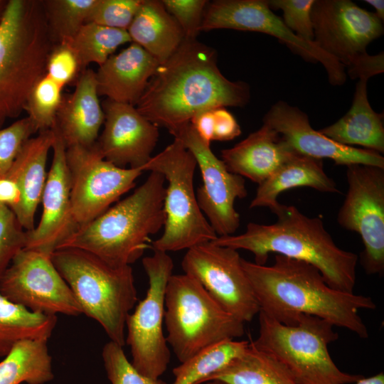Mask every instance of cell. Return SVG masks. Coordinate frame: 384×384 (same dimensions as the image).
I'll return each mask as SVG.
<instances>
[{
  "label": "cell",
  "instance_id": "f35d334b",
  "mask_svg": "<svg viewBox=\"0 0 384 384\" xmlns=\"http://www.w3.org/2000/svg\"><path fill=\"white\" fill-rule=\"evenodd\" d=\"M314 0H270L271 9H280L285 25L299 38L314 42V30L311 16Z\"/></svg>",
  "mask_w": 384,
  "mask_h": 384
},
{
  "label": "cell",
  "instance_id": "74e56055",
  "mask_svg": "<svg viewBox=\"0 0 384 384\" xmlns=\"http://www.w3.org/2000/svg\"><path fill=\"white\" fill-rule=\"evenodd\" d=\"M37 132L28 117L0 129V178L6 176L24 144Z\"/></svg>",
  "mask_w": 384,
  "mask_h": 384
},
{
  "label": "cell",
  "instance_id": "8d00e7d4",
  "mask_svg": "<svg viewBox=\"0 0 384 384\" xmlns=\"http://www.w3.org/2000/svg\"><path fill=\"white\" fill-rule=\"evenodd\" d=\"M142 0H97L87 23L127 30Z\"/></svg>",
  "mask_w": 384,
  "mask_h": 384
},
{
  "label": "cell",
  "instance_id": "83f0119b",
  "mask_svg": "<svg viewBox=\"0 0 384 384\" xmlns=\"http://www.w3.org/2000/svg\"><path fill=\"white\" fill-rule=\"evenodd\" d=\"M219 380L228 384H299L273 356L250 342L246 351L203 381Z\"/></svg>",
  "mask_w": 384,
  "mask_h": 384
},
{
  "label": "cell",
  "instance_id": "f546056e",
  "mask_svg": "<svg viewBox=\"0 0 384 384\" xmlns=\"http://www.w3.org/2000/svg\"><path fill=\"white\" fill-rule=\"evenodd\" d=\"M56 322V316L32 312L0 292V356L24 340L48 341Z\"/></svg>",
  "mask_w": 384,
  "mask_h": 384
},
{
  "label": "cell",
  "instance_id": "1f68e13d",
  "mask_svg": "<svg viewBox=\"0 0 384 384\" xmlns=\"http://www.w3.org/2000/svg\"><path fill=\"white\" fill-rule=\"evenodd\" d=\"M249 343L247 341L230 339L201 351L173 369L172 384H202L207 377L240 356Z\"/></svg>",
  "mask_w": 384,
  "mask_h": 384
},
{
  "label": "cell",
  "instance_id": "d6a6232c",
  "mask_svg": "<svg viewBox=\"0 0 384 384\" xmlns=\"http://www.w3.org/2000/svg\"><path fill=\"white\" fill-rule=\"evenodd\" d=\"M97 0H44L43 5L55 44L73 38L87 18Z\"/></svg>",
  "mask_w": 384,
  "mask_h": 384
},
{
  "label": "cell",
  "instance_id": "60d3db41",
  "mask_svg": "<svg viewBox=\"0 0 384 384\" xmlns=\"http://www.w3.org/2000/svg\"><path fill=\"white\" fill-rule=\"evenodd\" d=\"M82 72L78 58L65 42L55 44L47 59L46 74L63 87Z\"/></svg>",
  "mask_w": 384,
  "mask_h": 384
},
{
  "label": "cell",
  "instance_id": "4dcf8cb0",
  "mask_svg": "<svg viewBox=\"0 0 384 384\" xmlns=\"http://www.w3.org/2000/svg\"><path fill=\"white\" fill-rule=\"evenodd\" d=\"M75 53L82 71L91 63L102 65L120 46L132 43L127 30L84 24L76 35L65 41Z\"/></svg>",
  "mask_w": 384,
  "mask_h": 384
},
{
  "label": "cell",
  "instance_id": "b9f144b4",
  "mask_svg": "<svg viewBox=\"0 0 384 384\" xmlns=\"http://www.w3.org/2000/svg\"><path fill=\"white\" fill-rule=\"evenodd\" d=\"M348 74L352 79L370 78L383 73V53L376 55H370L367 53L359 56L350 66L347 68Z\"/></svg>",
  "mask_w": 384,
  "mask_h": 384
},
{
  "label": "cell",
  "instance_id": "5bb4252c",
  "mask_svg": "<svg viewBox=\"0 0 384 384\" xmlns=\"http://www.w3.org/2000/svg\"><path fill=\"white\" fill-rule=\"evenodd\" d=\"M238 250L213 242L187 250L181 267L228 313L244 322L260 311Z\"/></svg>",
  "mask_w": 384,
  "mask_h": 384
},
{
  "label": "cell",
  "instance_id": "3957f363",
  "mask_svg": "<svg viewBox=\"0 0 384 384\" xmlns=\"http://www.w3.org/2000/svg\"><path fill=\"white\" fill-rule=\"evenodd\" d=\"M275 223H249L238 235L218 236L213 243L254 255L255 263L266 264L270 254L304 261L316 267L334 289L353 292L358 255L338 247L318 217H309L294 206L280 204L273 213Z\"/></svg>",
  "mask_w": 384,
  "mask_h": 384
},
{
  "label": "cell",
  "instance_id": "ee69618b",
  "mask_svg": "<svg viewBox=\"0 0 384 384\" xmlns=\"http://www.w3.org/2000/svg\"><path fill=\"white\" fill-rule=\"evenodd\" d=\"M214 122L213 109L198 113L190 122L198 136L209 145L213 141Z\"/></svg>",
  "mask_w": 384,
  "mask_h": 384
},
{
  "label": "cell",
  "instance_id": "681fc988",
  "mask_svg": "<svg viewBox=\"0 0 384 384\" xmlns=\"http://www.w3.org/2000/svg\"><path fill=\"white\" fill-rule=\"evenodd\" d=\"M205 384H228L219 380H210L205 383Z\"/></svg>",
  "mask_w": 384,
  "mask_h": 384
},
{
  "label": "cell",
  "instance_id": "cb8c5ba5",
  "mask_svg": "<svg viewBox=\"0 0 384 384\" xmlns=\"http://www.w3.org/2000/svg\"><path fill=\"white\" fill-rule=\"evenodd\" d=\"M296 154L281 136L263 124L230 149L221 151L228 170L258 185Z\"/></svg>",
  "mask_w": 384,
  "mask_h": 384
},
{
  "label": "cell",
  "instance_id": "ffe728a7",
  "mask_svg": "<svg viewBox=\"0 0 384 384\" xmlns=\"http://www.w3.org/2000/svg\"><path fill=\"white\" fill-rule=\"evenodd\" d=\"M102 107L104 129L96 144L104 159L121 168L144 169L158 142V126L132 105L106 99Z\"/></svg>",
  "mask_w": 384,
  "mask_h": 384
},
{
  "label": "cell",
  "instance_id": "6da1fadb",
  "mask_svg": "<svg viewBox=\"0 0 384 384\" xmlns=\"http://www.w3.org/2000/svg\"><path fill=\"white\" fill-rule=\"evenodd\" d=\"M250 98L246 82L231 81L222 74L215 49L196 39H184L159 64L136 108L174 137L198 113L243 107Z\"/></svg>",
  "mask_w": 384,
  "mask_h": 384
},
{
  "label": "cell",
  "instance_id": "9c48e42d",
  "mask_svg": "<svg viewBox=\"0 0 384 384\" xmlns=\"http://www.w3.org/2000/svg\"><path fill=\"white\" fill-rule=\"evenodd\" d=\"M196 166L193 154L176 138L144 166V171L161 174L167 183L164 232L151 242L150 248L153 250L168 252L188 250L217 238L197 201L193 185Z\"/></svg>",
  "mask_w": 384,
  "mask_h": 384
},
{
  "label": "cell",
  "instance_id": "f1b7e54d",
  "mask_svg": "<svg viewBox=\"0 0 384 384\" xmlns=\"http://www.w3.org/2000/svg\"><path fill=\"white\" fill-rule=\"evenodd\" d=\"M46 340L17 343L0 362V384H44L53 378Z\"/></svg>",
  "mask_w": 384,
  "mask_h": 384
},
{
  "label": "cell",
  "instance_id": "30bf717a",
  "mask_svg": "<svg viewBox=\"0 0 384 384\" xmlns=\"http://www.w3.org/2000/svg\"><path fill=\"white\" fill-rule=\"evenodd\" d=\"M144 257L142 265L149 279V288L144 299L137 305L126 321L132 364L142 375L157 379L166 370L171 352L163 332L165 292L173 274L174 262L166 252L153 250Z\"/></svg>",
  "mask_w": 384,
  "mask_h": 384
},
{
  "label": "cell",
  "instance_id": "c3c4849f",
  "mask_svg": "<svg viewBox=\"0 0 384 384\" xmlns=\"http://www.w3.org/2000/svg\"><path fill=\"white\" fill-rule=\"evenodd\" d=\"M8 0H0V23L4 16Z\"/></svg>",
  "mask_w": 384,
  "mask_h": 384
},
{
  "label": "cell",
  "instance_id": "ba28073f",
  "mask_svg": "<svg viewBox=\"0 0 384 384\" xmlns=\"http://www.w3.org/2000/svg\"><path fill=\"white\" fill-rule=\"evenodd\" d=\"M164 322L166 341L180 363L245 334V323L225 311L186 274H172L168 281Z\"/></svg>",
  "mask_w": 384,
  "mask_h": 384
},
{
  "label": "cell",
  "instance_id": "7bdbcfd3",
  "mask_svg": "<svg viewBox=\"0 0 384 384\" xmlns=\"http://www.w3.org/2000/svg\"><path fill=\"white\" fill-rule=\"evenodd\" d=\"M213 141H229L241 134V129L234 116L225 107L213 109Z\"/></svg>",
  "mask_w": 384,
  "mask_h": 384
},
{
  "label": "cell",
  "instance_id": "9a60e30c",
  "mask_svg": "<svg viewBox=\"0 0 384 384\" xmlns=\"http://www.w3.org/2000/svg\"><path fill=\"white\" fill-rule=\"evenodd\" d=\"M0 292L29 311L46 315L78 316L82 309L50 256L23 249L0 278Z\"/></svg>",
  "mask_w": 384,
  "mask_h": 384
},
{
  "label": "cell",
  "instance_id": "52a82bcc",
  "mask_svg": "<svg viewBox=\"0 0 384 384\" xmlns=\"http://www.w3.org/2000/svg\"><path fill=\"white\" fill-rule=\"evenodd\" d=\"M258 314V336L250 343L277 359L299 384H352L364 376L342 371L332 360L328 346L338 334L329 321L302 314L287 325Z\"/></svg>",
  "mask_w": 384,
  "mask_h": 384
},
{
  "label": "cell",
  "instance_id": "836d02e7",
  "mask_svg": "<svg viewBox=\"0 0 384 384\" xmlns=\"http://www.w3.org/2000/svg\"><path fill=\"white\" fill-rule=\"evenodd\" d=\"M63 87L46 73L32 87L24 111L38 132L51 129L63 100Z\"/></svg>",
  "mask_w": 384,
  "mask_h": 384
},
{
  "label": "cell",
  "instance_id": "e575fe53",
  "mask_svg": "<svg viewBox=\"0 0 384 384\" xmlns=\"http://www.w3.org/2000/svg\"><path fill=\"white\" fill-rule=\"evenodd\" d=\"M102 356L111 384H166L140 373L128 361L123 347L112 341L104 346Z\"/></svg>",
  "mask_w": 384,
  "mask_h": 384
},
{
  "label": "cell",
  "instance_id": "484cf974",
  "mask_svg": "<svg viewBox=\"0 0 384 384\" xmlns=\"http://www.w3.org/2000/svg\"><path fill=\"white\" fill-rule=\"evenodd\" d=\"M367 81L359 79L351 108L338 121L319 131L342 145L384 152L383 114L375 112L367 97Z\"/></svg>",
  "mask_w": 384,
  "mask_h": 384
},
{
  "label": "cell",
  "instance_id": "603a6c76",
  "mask_svg": "<svg viewBox=\"0 0 384 384\" xmlns=\"http://www.w3.org/2000/svg\"><path fill=\"white\" fill-rule=\"evenodd\" d=\"M54 138L52 129L38 132L36 137L30 138L24 144L6 174L19 188V202L11 210L26 231L35 228V213L41 202L48 174L47 159Z\"/></svg>",
  "mask_w": 384,
  "mask_h": 384
},
{
  "label": "cell",
  "instance_id": "d590c367",
  "mask_svg": "<svg viewBox=\"0 0 384 384\" xmlns=\"http://www.w3.org/2000/svg\"><path fill=\"white\" fill-rule=\"evenodd\" d=\"M26 245V230L9 207L0 205V278Z\"/></svg>",
  "mask_w": 384,
  "mask_h": 384
},
{
  "label": "cell",
  "instance_id": "8992f818",
  "mask_svg": "<svg viewBox=\"0 0 384 384\" xmlns=\"http://www.w3.org/2000/svg\"><path fill=\"white\" fill-rule=\"evenodd\" d=\"M50 258L82 314L97 321L110 341L123 347L126 321L137 301L131 266L112 267L88 252L72 247L58 249Z\"/></svg>",
  "mask_w": 384,
  "mask_h": 384
},
{
  "label": "cell",
  "instance_id": "7dc6e473",
  "mask_svg": "<svg viewBox=\"0 0 384 384\" xmlns=\"http://www.w3.org/2000/svg\"><path fill=\"white\" fill-rule=\"evenodd\" d=\"M375 10V14L381 21L384 19V1L383 0H366Z\"/></svg>",
  "mask_w": 384,
  "mask_h": 384
},
{
  "label": "cell",
  "instance_id": "7c38bea8",
  "mask_svg": "<svg viewBox=\"0 0 384 384\" xmlns=\"http://www.w3.org/2000/svg\"><path fill=\"white\" fill-rule=\"evenodd\" d=\"M348 188L337 220L361 238V264L368 274L384 272V168L347 166Z\"/></svg>",
  "mask_w": 384,
  "mask_h": 384
},
{
  "label": "cell",
  "instance_id": "277c9868",
  "mask_svg": "<svg viewBox=\"0 0 384 384\" xmlns=\"http://www.w3.org/2000/svg\"><path fill=\"white\" fill-rule=\"evenodd\" d=\"M165 190L164 176L150 171L132 194L79 226L58 249L82 250L114 267L130 265L150 248V235L164 226Z\"/></svg>",
  "mask_w": 384,
  "mask_h": 384
},
{
  "label": "cell",
  "instance_id": "5b68a950",
  "mask_svg": "<svg viewBox=\"0 0 384 384\" xmlns=\"http://www.w3.org/2000/svg\"><path fill=\"white\" fill-rule=\"evenodd\" d=\"M53 46L43 1L8 0L0 23V129L24 111Z\"/></svg>",
  "mask_w": 384,
  "mask_h": 384
},
{
  "label": "cell",
  "instance_id": "d4e9b609",
  "mask_svg": "<svg viewBox=\"0 0 384 384\" xmlns=\"http://www.w3.org/2000/svg\"><path fill=\"white\" fill-rule=\"evenodd\" d=\"M297 187L339 192L336 182L324 171L322 160L295 154L258 185L249 208L267 207L274 213L281 204L277 200L280 193Z\"/></svg>",
  "mask_w": 384,
  "mask_h": 384
},
{
  "label": "cell",
  "instance_id": "ab89813d",
  "mask_svg": "<svg viewBox=\"0 0 384 384\" xmlns=\"http://www.w3.org/2000/svg\"><path fill=\"white\" fill-rule=\"evenodd\" d=\"M166 11L180 26L184 39L193 40L200 33L204 11L208 3L206 0H163Z\"/></svg>",
  "mask_w": 384,
  "mask_h": 384
},
{
  "label": "cell",
  "instance_id": "8fae6325",
  "mask_svg": "<svg viewBox=\"0 0 384 384\" xmlns=\"http://www.w3.org/2000/svg\"><path fill=\"white\" fill-rule=\"evenodd\" d=\"M75 222L89 223L132 189L143 168H121L104 159L96 143L66 148Z\"/></svg>",
  "mask_w": 384,
  "mask_h": 384
},
{
  "label": "cell",
  "instance_id": "7a4b0ae2",
  "mask_svg": "<svg viewBox=\"0 0 384 384\" xmlns=\"http://www.w3.org/2000/svg\"><path fill=\"white\" fill-rule=\"evenodd\" d=\"M260 311L284 324H292L306 314L324 319L360 338L368 337L358 315L361 309H375L371 297L334 289L311 264L274 255L271 265L241 260Z\"/></svg>",
  "mask_w": 384,
  "mask_h": 384
},
{
  "label": "cell",
  "instance_id": "44dd1931",
  "mask_svg": "<svg viewBox=\"0 0 384 384\" xmlns=\"http://www.w3.org/2000/svg\"><path fill=\"white\" fill-rule=\"evenodd\" d=\"M98 96L96 73L87 68L78 77L73 92L63 97L57 113L54 127L66 148L96 143L105 120Z\"/></svg>",
  "mask_w": 384,
  "mask_h": 384
},
{
  "label": "cell",
  "instance_id": "4fadbf2b",
  "mask_svg": "<svg viewBox=\"0 0 384 384\" xmlns=\"http://www.w3.org/2000/svg\"><path fill=\"white\" fill-rule=\"evenodd\" d=\"M220 28L272 36L304 60L321 63L331 84L341 85L346 80V69L340 63L314 42L306 41L295 35L282 18L273 13L266 0H215L208 3L200 32Z\"/></svg>",
  "mask_w": 384,
  "mask_h": 384
},
{
  "label": "cell",
  "instance_id": "4316f807",
  "mask_svg": "<svg viewBox=\"0 0 384 384\" xmlns=\"http://www.w3.org/2000/svg\"><path fill=\"white\" fill-rule=\"evenodd\" d=\"M127 32L132 42L159 63L166 60L184 40L183 33L161 1L142 0Z\"/></svg>",
  "mask_w": 384,
  "mask_h": 384
},
{
  "label": "cell",
  "instance_id": "f6af8a7d",
  "mask_svg": "<svg viewBox=\"0 0 384 384\" xmlns=\"http://www.w3.org/2000/svg\"><path fill=\"white\" fill-rule=\"evenodd\" d=\"M20 200V191L17 184L10 178H0V205L14 209Z\"/></svg>",
  "mask_w": 384,
  "mask_h": 384
},
{
  "label": "cell",
  "instance_id": "d6986e66",
  "mask_svg": "<svg viewBox=\"0 0 384 384\" xmlns=\"http://www.w3.org/2000/svg\"><path fill=\"white\" fill-rule=\"evenodd\" d=\"M297 154L331 159L336 165L364 164L384 168V157L375 151L338 144L311 127L308 115L297 107L279 100L263 118Z\"/></svg>",
  "mask_w": 384,
  "mask_h": 384
},
{
  "label": "cell",
  "instance_id": "ac0fdd59",
  "mask_svg": "<svg viewBox=\"0 0 384 384\" xmlns=\"http://www.w3.org/2000/svg\"><path fill=\"white\" fill-rule=\"evenodd\" d=\"M53 159L43 189V213L38 225L26 231L27 250L50 256L78 228L70 201V183L66 146L53 126Z\"/></svg>",
  "mask_w": 384,
  "mask_h": 384
},
{
  "label": "cell",
  "instance_id": "bcb514c9",
  "mask_svg": "<svg viewBox=\"0 0 384 384\" xmlns=\"http://www.w3.org/2000/svg\"><path fill=\"white\" fill-rule=\"evenodd\" d=\"M352 384H384V374L380 372L370 377H362Z\"/></svg>",
  "mask_w": 384,
  "mask_h": 384
},
{
  "label": "cell",
  "instance_id": "7402d4cb",
  "mask_svg": "<svg viewBox=\"0 0 384 384\" xmlns=\"http://www.w3.org/2000/svg\"><path fill=\"white\" fill-rule=\"evenodd\" d=\"M159 64L143 48L132 42L99 66L95 72L98 95L116 102L136 105Z\"/></svg>",
  "mask_w": 384,
  "mask_h": 384
},
{
  "label": "cell",
  "instance_id": "2e32d148",
  "mask_svg": "<svg viewBox=\"0 0 384 384\" xmlns=\"http://www.w3.org/2000/svg\"><path fill=\"white\" fill-rule=\"evenodd\" d=\"M194 156L203 184L196 192L198 206L218 236L232 235L240 224L235 208L237 199L247 196L243 177L228 170L191 123L175 136Z\"/></svg>",
  "mask_w": 384,
  "mask_h": 384
},
{
  "label": "cell",
  "instance_id": "e0dca14e",
  "mask_svg": "<svg viewBox=\"0 0 384 384\" xmlns=\"http://www.w3.org/2000/svg\"><path fill=\"white\" fill-rule=\"evenodd\" d=\"M311 16L314 43L345 69L384 31L375 13L350 0H314Z\"/></svg>",
  "mask_w": 384,
  "mask_h": 384
}]
</instances>
